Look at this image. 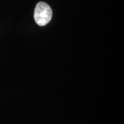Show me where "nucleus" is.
Instances as JSON below:
<instances>
[{
  "instance_id": "f257e3e1",
  "label": "nucleus",
  "mask_w": 124,
  "mask_h": 124,
  "mask_svg": "<svg viewBox=\"0 0 124 124\" xmlns=\"http://www.w3.org/2000/svg\"><path fill=\"white\" fill-rule=\"evenodd\" d=\"M53 17V11L48 4L40 1L37 3L35 8L34 18L36 23L40 26L47 25Z\"/></svg>"
}]
</instances>
